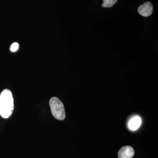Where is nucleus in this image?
<instances>
[{"label":"nucleus","mask_w":158,"mask_h":158,"mask_svg":"<svg viewBox=\"0 0 158 158\" xmlns=\"http://www.w3.org/2000/svg\"><path fill=\"white\" fill-rule=\"evenodd\" d=\"M14 106L12 93L9 89H5L0 94V115L4 118H9L13 113Z\"/></svg>","instance_id":"1"},{"label":"nucleus","mask_w":158,"mask_h":158,"mask_svg":"<svg viewBox=\"0 0 158 158\" xmlns=\"http://www.w3.org/2000/svg\"><path fill=\"white\" fill-rule=\"evenodd\" d=\"M50 107L53 116L59 120H63L65 118L64 105L58 98L53 97L49 102Z\"/></svg>","instance_id":"2"},{"label":"nucleus","mask_w":158,"mask_h":158,"mask_svg":"<svg viewBox=\"0 0 158 158\" xmlns=\"http://www.w3.org/2000/svg\"><path fill=\"white\" fill-rule=\"evenodd\" d=\"M152 4L150 2H147L138 7V13L142 16L147 17L152 14L153 10Z\"/></svg>","instance_id":"3"},{"label":"nucleus","mask_w":158,"mask_h":158,"mask_svg":"<svg viewBox=\"0 0 158 158\" xmlns=\"http://www.w3.org/2000/svg\"><path fill=\"white\" fill-rule=\"evenodd\" d=\"M135 155V151L131 146H125L120 148L118 153V158H131Z\"/></svg>","instance_id":"4"},{"label":"nucleus","mask_w":158,"mask_h":158,"mask_svg":"<svg viewBox=\"0 0 158 158\" xmlns=\"http://www.w3.org/2000/svg\"><path fill=\"white\" fill-rule=\"evenodd\" d=\"M141 119L139 116H136L132 118L128 123V127L131 131H136L140 127Z\"/></svg>","instance_id":"5"},{"label":"nucleus","mask_w":158,"mask_h":158,"mask_svg":"<svg viewBox=\"0 0 158 158\" xmlns=\"http://www.w3.org/2000/svg\"><path fill=\"white\" fill-rule=\"evenodd\" d=\"M103 3L102 5L103 8H111L117 2L118 0H103Z\"/></svg>","instance_id":"6"},{"label":"nucleus","mask_w":158,"mask_h":158,"mask_svg":"<svg viewBox=\"0 0 158 158\" xmlns=\"http://www.w3.org/2000/svg\"><path fill=\"white\" fill-rule=\"evenodd\" d=\"M19 48V45L18 43L15 42L12 44L10 47V50L12 52H15L18 50Z\"/></svg>","instance_id":"7"}]
</instances>
